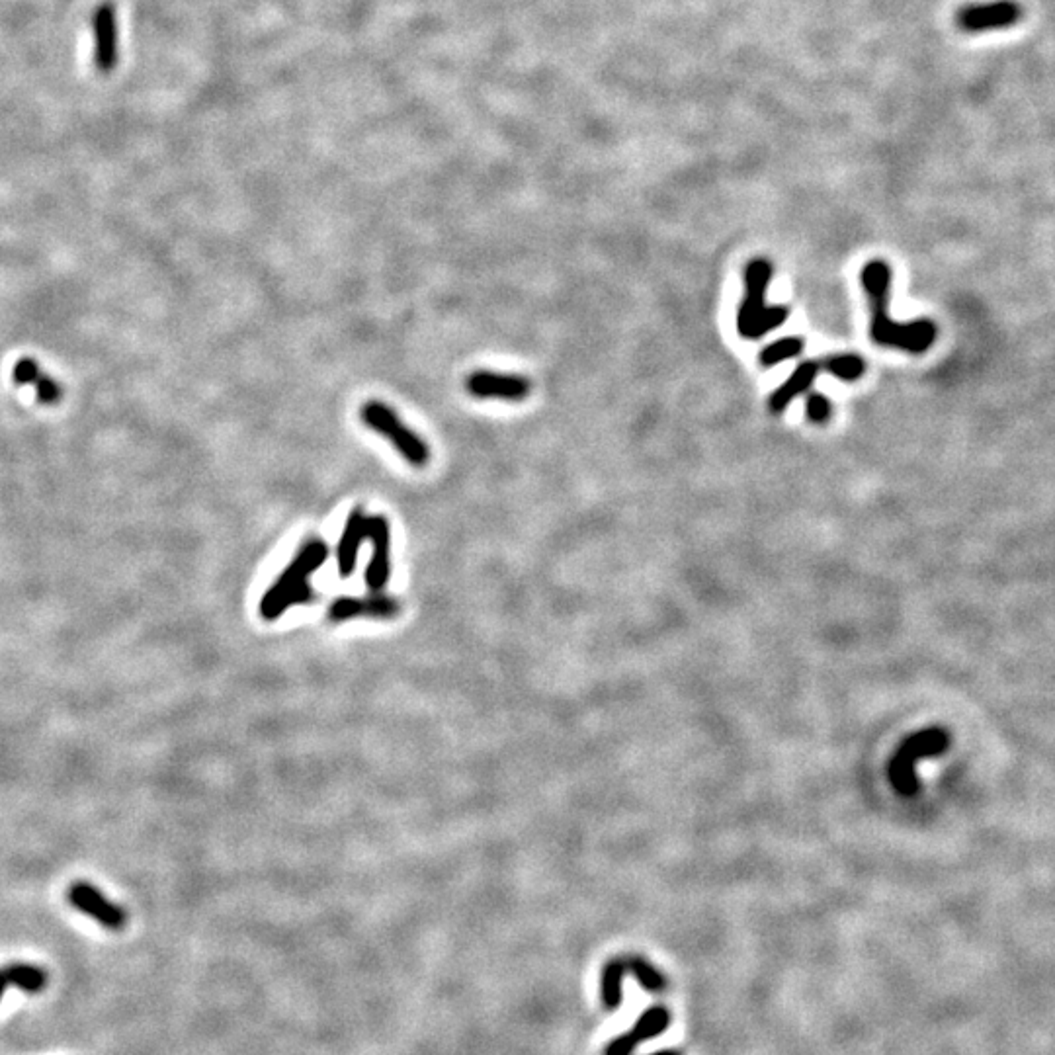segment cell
Masks as SVG:
<instances>
[{
  "label": "cell",
  "instance_id": "obj_1",
  "mask_svg": "<svg viewBox=\"0 0 1055 1055\" xmlns=\"http://www.w3.org/2000/svg\"><path fill=\"white\" fill-rule=\"evenodd\" d=\"M862 286L870 299L872 321L870 337L880 346L897 348L909 354L927 352L934 338L936 325L929 319H919L911 323H897L887 315L889 288H891V270L884 260H872L864 266L860 274Z\"/></svg>",
  "mask_w": 1055,
  "mask_h": 1055
},
{
  "label": "cell",
  "instance_id": "obj_2",
  "mask_svg": "<svg viewBox=\"0 0 1055 1055\" xmlns=\"http://www.w3.org/2000/svg\"><path fill=\"white\" fill-rule=\"evenodd\" d=\"M327 557L329 548L323 540H309L299 549L278 581L260 598V616L272 622L278 620L290 606L311 602L315 598V591L309 585V577L323 567Z\"/></svg>",
  "mask_w": 1055,
  "mask_h": 1055
},
{
  "label": "cell",
  "instance_id": "obj_3",
  "mask_svg": "<svg viewBox=\"0 0 1055 1055\" xmlns=\"http://www.w3.org/2000/svg\"><path fill=\"white\" fill-rule=\"evenodd\" d=\"M952 745L950 731L938 725L919 729L905 737L895 755L887 762V780L893 792L901 798H913L921 790L917 776V764L921 760L936 759L944 755Z\"/></svg>",
  "mask_w": 1055,
  "mask_h": 1055
},
{
  "label": "cell",
  "instance_id": "obj_4",
  "mask_svg": "<svg viewBox=\"0 0 1055 1055\" xmlns=\"http://www.w3.org/2000/svg\"><path fill=\"white\" fill-rule=\"evenodd\" d=\"M772 264L757 258L747 266L745 272V299L737 315V331L743 338L757 340L768 335L776 327L784 325L790 317L788 307L766 305V290L772 280Z\"/></svg>",
  "mask_w": 1055,
  "mask_h": 1055
},
{
  "label": "cell",
  "instance_id": "obj_5",
  "mask_svg": "<svg viewBox=\"0 0 1055 1055\" xmlns=\"http://www.w3.org/2000/svg\"><path fill=\"white\" fill-rule=\"evenodd\" d=\"M362 422L381 434L387 442L393 444V448L407 460V464L413 467H424L430 460V448L422 440L421 436L409 428L401 417L395 413L393 407H389L383 401H368L364 403L360 411Z\"/></svg>",
  "mask_w": 1055,
  "mask_h": 1055
},
{
  "label": "cell",
  "instance_id": "obj_6",
  "mask_svg": "<svg viewBox=\"0 0 1055 1055\" xmlns=\"http://www.w3.org/2000/svg\"><path fill=\"white\" fill-rule=\"evenodd\" d=\"M1022 18L1024 6L1018 0H987L962 6L954 16V24L960 32L977 36L1009 30Z\"/></svg>",
  "mask_w": 1055,
  "mask_h": 1055
},
{
  "label": "cell",
  "instance_id": "obj_7",
  "mask_svg": "<svg viewBox=\"0 0 1055 1055\" xmlns=\"http://www.w3.org/2000/svg\"><path fill=\"white\" fill-rule=\"evenodd\" d=\"M465 391L475 399H501L518 403L524 401L532 383L518 374H499L491 370H475L465 378Z\"/></svg>",
  "mask_w": 1055,
  "mask_h": 1055
},
{
  "label": "cell",
  "instance_id": "obj_8",
  "mask_svg": "<svg viewBox=\"0 0 1055 1055\" xmlns=\"http://www.w3.org/2000/svg\"><path fill=\"white\" fill-rule=\"evenodd\" d=\"M67 899L77 911L94 919L104 929H126V911L118 903L110 901L98 887L90 886L86 882H75L67 891Z\"/></svg>",
  "mask_w": 1055,
  "mask_h": 1055
},
{
  "label": "cell",
  "instance_id": "obj_9",
  "mask_svg": "<svg viewBox=\"0 0 1055 1055\" xmlns=\"http://www.w3.org/2000/svg\"><path fill=\"white\" fill-rule=\"evenodd\" d=\"M92 34H94V65L100 73H112L120 57V34H118V14L116 6L106 2L100 4L92 16Z\"/></svg>",
  "mask_w": 1055,
  "mask_h": 1055
},
{
  "label": "cell",
  "instance_id": "obj_10",
  "mask_svg": "<svg viewBox=\"0 0 1055 1055\" xmlns=\"http://www.w3.org/2000/svg\"><path fill=\"white\" fill-rule=\"evenodd\" d=\"M368 540L372 542V557L366 569V585L370 591L378 592L387 585L391 573V526L381 514L368 516L366 520Z\"/></svg>",
  "mask_w": 1055,
  "mask_h": 1055
},
{
  "label": "cell",
  "instance_id": "obj_11",
  "mask_svg": "<svg viewBox=\"0 0 1055 1055\" xmlns=\"http://www.w3.org/2000/svg\"><path fill=\"white\" fill-rule=\"evenodd\" d=\"M671 1024V1013L665 1007H653L639 1016L632 1030L612 1040L604 1055H632L637 1044L661 1036Z\"/></svg>",
  "mask_w": 1055,
  "mask_h": 1055
},
{
  "label": "cell",
  "instance_id": "obj_12",
  "mask_svg": "<svg viewBox=\"0 0 1055 1055\" xmlns=\"http://www.w3.org/2000/svg\"><path fill=\"white\" fill-rule=\"evenodd\" d=\"M399 612V604L393 596L374 592L370 596H344L338 598L337 602L329 610V618L333 622H344L358 616H372V618H391Z\"/></svg>",
  "mask_w": 1055,
  "mask_h": 1055
},
{
  "label": "cell",
  "instance_id": "obj_13",
  "mask_svg": "<svg viewBox=\"0 0 1055 1055\" xmlns=\"http://www.w3.org/2000/svg\"><path fill=\"white\" fill-rule=\"evenodd\" d=\"M368 516L362 508H354L344 524V530L340 534L337 546L338 575L342 579L350 577L356 569L358 551L364 540H368V528H366Z\"/></svg>",
  "mask_w": 1055,
  "mask_h": 1055
},
{
  "label": "cell",
  "instance_id": "obj_14",
  "mask_svg": "<svg viewBox=\"0 0 1055 1055\" xmlns=\"http://www.w3.org/2000/svg\"><path fill=\"white\" fill-rule=\"evenodd\" d=\"M817 374H819V364L813 362V360H807L802 362L794 374L790 376V380L786 383H782L768 399V407L772 413H782L798 395H802L803 391H807L813 381L817 380Z\"/></svg>",
  "mask_w": 1055,
  "mask_h": 1055
},
{
  "label": "cell",
  "instance_id": "obj_15",
  "mask_svg": "<svg viewBox=\"0 0 1055 1055\" xmlns=\"http://www.w3.org/2000/svg\"><path fill=\"white\" fill-rule=\"evenodd\" d=\"M628 975L624 956L610 960L602 970V1003L608 1011H614L622 1005V981Z\"/></svg>",
  "mask_w": 1055,
  "mask_h": 1055
},
{
  "label": "cell",
  "instance_id": "obj_16",
  "mask_svg": "<svg viewBox=\"0 0 1055 1055\" xmlns=\"http://www.w3.org/2000/svg\"><path fill=\"white\" fill-rule=\"evenodd\" d=\"M6 973L8 985L22 989L24 993H40L47 985V973L40 966L32 964H10L2 968Z\"/></svg>",
  "mask_w": 1055,
  "mask_h": 1055
},
{
  "label": "cell",
  "instance_id": "obj_17",
  "mask_svg": "<svg viewBox=\"0 0 1055 1055\" xmlns=\"http://www.w3.org/2000/svg\"><path fill=\"white\" fill-rule=\"evenodd\" d=\"M624 962H626L628 975L635 977L645 991H649V993L665 991V987H667L665 975L657 970L653 964H649L645 958H641V956H624Z\"/></svg>",
  "mask_w": 1055,
  "mask_h": 1055
},
{
  "label": "cell",
  "instance_id": "obj_18",
  "mask_svg": "<svg viewBox=\"0 0 1055 1055\" xmlns=\"http://www.w3.org/2000/svg\"><path fill=\"white\" fill-rule=\"evenodd\" d=\"M803 340L802 338L788 337L782 338V340H776L772 344H768L762 352H760V364L764 368H772L784 360H790V358H796L798 354H802Z\"/></svg>",
  "mask_w": 1055,
  "mask_h": 1055
},
{
  "label": "cell",
  "instance_id": "obj_19",
  "mask_svg": "<svg viewBox=\"0 0 1055 1055\" xmlns=\"http://www.w3.org/2000/svg\"><path fill=\"white\" fill-rule=\"evenodd\" d=\"M825 368H827V372H831L839 380L856 381L862 378V374L866 370V364L856 354H837V356L827 358Z\"/></svg>",
  "mask_w": 1055,
  "mask_h": 1055
},
{
  "label": "cell",
  "instance_id": "obj_20",
  "mask_svg": "<svg viewBox=\"0 0 1055 1055\" xmlns=\"http://www.w3.org/2000/svg\"><path fill=\"white\" fill-rule=\"evenodd\" d=\"M805 411H807V419L809 421L823 424V422L829 421V417H831V401L825 395H821V393H811L807 397Z\"/></svg>",
  "mask_w": 1055,
  "mask_h": 1055
},
{
  "label": "cell",
  "instance_id": "obj_21",
  "mask_svg": "<svg viewBox=\"0 0 1055 1055\" xmlns=\"http://www.w3.org/2000/svg\"><path fill=\"white\" fill-rule=\"evenodd\" d=\"M12 378L16 383L20 385H36L38 380L42 378V372H40V366L38 362H34L32 358H22L14 370H12Z\"/></svg>",
  "mask_w": 1055,
  "mask_h": 1055
},
{
  "label": "cell",
  "instance_id": "obj_22",
  "mask_svg": "<svg viewBox=\"0 0 1055 1055\" xmlns=\"http://www.w3.org/2000/svg\"><path fill=\"white\" fill-rule=\"evenodd\" d=\"M36 391H38V399H40L42 403H47V405L57 403L59 397H61V387H59V383L55 380H51V378H47V376H42V378L38 380V383H36Z\"/></svg>",
  "mask_w": 1055,
  "mask_h": 1055
},
{
  "label": "cell",
  "instance_id": "obj_23",
  "mask_svg": "<svg viewBox=\"0 0 1055 1055\" xmlns=\"http://www.w3.org/2000/svg\"><path fill=\"white\" fill-rule=\"evenodd\" d=\"M6 987H8V979H6V973H4V970L0 968V1001H2V995H4Z\"/></svg>",
  "mask_w": 1055,
  "mask_h": 1055
},
{
  "label": "cell",
  "instance_id": "obj_24",
  "mask_svg": "<svg viewBox=\"0 0 1055 1055\" xmlns=\"http://www.w3.org/2000/svg\"><path fill=\"white\" fill-rule=\"evenodd\" d=\"M651 1055H680V1052H676V1050H661V1052Z\"/></svg>",
  "mask_w": 1055,
  "mask_h": 1055
}]
</instances>
